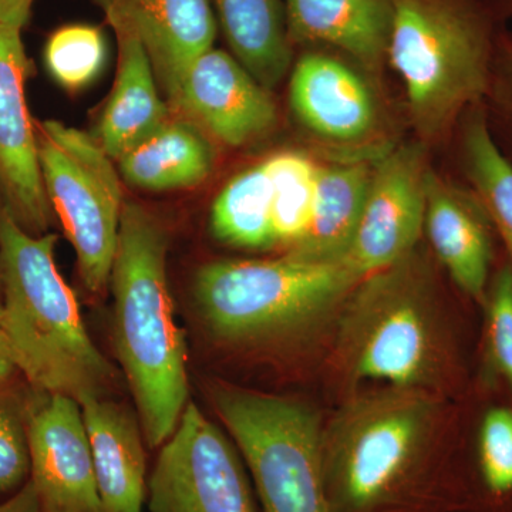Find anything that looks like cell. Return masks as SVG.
Returning <instances> with one entry per match:
<instances>
[{"label":"cell","mask_w":512,"mask_h":512,"mask_svg":"<svg viewBox=\"0 0 512 512\" xmlns=\"http://www.w3.org/2000/svg\"><path fill=\"white\" fill-rule=\"evenodd\" d=\"M167 229L138 202H124L111 268L114 345L148 446L173 436L188 403L187 349L167 284Z\"/></svg>","instance_id":"3957f363"},{"label":"cell","mask_w":512,"mask_h":512,"mask_svg":"<svg viewBox=\"0 0 512 512\" xmlns=\"http://www.w3.org/2000/svg\"><path fill=\"white\" fill-rule=\"evenodd\" d=\"M55 234L32 235L0 204V326L33 387L82 403L113 382L109 360L84 328L55 261Z\"/></svg>","instance_id":"277c9868"},{"label":"cell","mask_w":512,"mask_h":512,"mask_svg":"<svg viewBox=\"0 0 512 512\" xmlns=\"http://www.w3.org/2000/svg\"><path fill=\"white\" fill-rule=\"evenodd\" d=\"M222 30L238 60L265 89L284 79L291 39L284 0H214Z\"/></svg>","instance_id":"603a6c76"},{"label":"cell","mask_w":512,"mask_h":512,"mask_svg":"<svg viewBox=\"0 0 512 512\" xmlns=\"http://www.w3.org/2000/svg\"><path fill=\"white\" fill-rule=\"evenodd\" d=\"M497 22L483 0H392L387 55L424 134L483 103L503 39Z\"/></svg>","instance_id":"5b68a950"},{"label":"cell","mask_w":512,"mask_h":512,"mask_svg":"<svg viewBox=\"0 0 512 512\" xmlns=\"http://www.w3.org/2000/svg\"><path fill=\"white\" fill-rule=\"evenodd\" d=\"M483 330L478 339L476 380L503 393L512 402V266L494 269L485 301Z\"/></svg>","instance_id":"484cf974"},{"label":"cell","mask_w":512,"mask_h":512,"mask_svg":"<svg viewBox=\"0 0 512 512\" xmlns=\"http://www.w3.org/2000/svg\"><path fill=\"white\" fill-rule=\"evenodd\" d=\"M35 0H0V22L23 29L28 23Z\"/></svg>","instance_id":"1f68e13d"},{"label":"cell","mask_w":512,"mask_h":512,"mask_svg":"<svg viewBox=\"0 0 512 512\" xmlns=\"http://www.w3.org/2000/svg\"><path fill=\"white\" fill-rule=\"evenodd\" d=\"M461 147L468 183L487 211L512 266V161L495 143L483 103L464 114Z\"/></svg>","instance_id":"cb8c5ba5"},{"label":"cell","mask_w":512,"mask_h":512,"mask_svg":"<svg viewBox=\"0 0 512 512\" xmlns=\"http://www.w3.org/2000/svg\"><path fill=\"white\" fill-rule=\"evenodd\" d=\"M264 164L272 187L276 244L295 245L311 222L318 167L295 153L278 154Z\"/></svg>","instance_id":"4316f807"},{"label":"cell","mask_w":512,"mask_h":512,"mask_svg":"<svg viewBox=\"0 0 512 512\" xmlns=\"http://www.w3.org/2000/svg\"><path fill=\"white\" fill-rule=\"evenodd\" d=\"M36 136L47 198L76 251L80 278L90 292H104L124 207L120 173L82 130L47 120L37 124Z\"/></svg>","instance_id":"ba28073f"},{"label":"cell","mask_w":512,"mask_h":512,"mask_svg":"<svg viewBox=\"0 0 512 512\" xmlns=\"http://www.w3.org/2000/svg\"><path fill=\"white\" fill-rule=\"evenodd\" d=\"M483 2L497 19L503 18L504 15H512V0H483Z\"/></svg>","instance_id":"836d02e7"},{"label":"cell","mask_w":512,"mask_h":512,"mask_svg":"<svg viewBox=\"0 0 512 512\" xmlns=\"http://www.w3.org/2000/svg\"><path fill=\"white\" fill-rule=\"evenodd\" d=\"M116 33L119 69L113 92L97 128L96 140L113 160L143 144L173 117L158 92V80L136 30L114 13H106Z\"/></svg>","instance_id":"2e32d148"},{"label":"cell","mask_w":512,"mask_h":512,"mask_svg":"<svg viewBox=\"0 0 512 512\" xmlns=\"http://www.w3.org/2000/svg\"><path fill=\"white\" fill-rule=\"evenodd\" d=\"M0 316H2V299H0Z\"/></svg>","instance_id":"e575fe53"},{"label":"cell","mask_w":512,"mask_h":512,"mask_svg":"<svg viewBox=\"0 0 512 512\" xmlns=\"http://www.w3.org/2000/svg\"><path fill=\"white\" fill-rule=\"evenodd\" d=\"M167 101L178 117L231 147L264 137L278 117L268 89L214 47L188 67Z\"/></svg>","instance_id":"7c38bea8"},{"label":"cell","mask_w":512,"mask_h":512,"mask_svg":"<svg viewBox=\"0 0 512 512\" xmlns=\"http://www.w3.org/2000/svg\"><path fill=\"white\" fill-rule=\"evenodd\" d=\"M49 72L70 90L82 89L96 79L106 60V42L96 26L69 25L57 29L45 50Z\"/></svg>","instance_id":"83f0119b"},{"label":"cell","mask_w":512,"mask_h":512,"mask_svg":"<svg viewBox=\"0 0 512 512\" xmlns=\"http://www.w3.org/2000/svg\"><path fill=\"white\" fill-rule=\"evenodd\" d=\"M29 476L28 426L13 404L0 402V494L20 490Z\"/></svg>","instance_id":"f1b7e54d"},{"label":"cell","mask_w":512,"mask_h":512,"mask_svg":"<svg viewBox=\"0 0 512 512\" xmlns=\"http://www.w3.org/2000/svg\"><path fill=\"white\" fill-rule=\"evenodd\" d=\"M291 42L323 43L375 67L387 55L392 0H285Z\"/></svg>","instance_id":"d6986e66"},{"label":"cell","mask_w":512,"mask_h":512,"mask_svg":"<svg viewBox=\"0 0 512 512\" xmlns=\"http://www.w3.org/2000/svg\"><path fill=\"white\" fill-rule=\"evenodd\" d=\"M336 319L332 362L350 386L377 382L453 400L473 389V322L434 289L413 252L363 278Z\"/></svg>","instance_id":"7a4b0ae2"},{"label":"cell","mask_w":512,"mask_h":512,"mask_svg":"<svg viewBox=\"0 0 512 512\" xmlns=\"http://www.w3.org/2000/svg\"><path fill=\"white\" fill-rule=\"evenodd\" d=\"M80 406L101 512H143L147 464L141 424L126 407L104 397H89Z\"/></svg>","instance_id":"ac0fdd59"},{"label":"cell","mask_w":512,"mask_h":512,"mask_svg":"<svg viewBox=\"0 0 512 512\" xmlns=\"http://www.w3.org/2000/svg\"><path fill=\"white\" fill-rule=\"evenodd\" d=\"M359 275L343 261L293 254L202 266L195 296L212 332L235 343L296 338L338 318Z\"/></svg>","instance_id":"8992f818"},{"label":"cell","mask_w":512,"mask_h":512,"mask_svg":"<svg viewBox=\"0 0 512 512\" xmlns=\"http://www.w3.org/2000/svg\"><path fill=\"white\" fill-rule=\"evenodd\" d=\"M291 104L309 130L338 143H355L376 126L375 99L362 77L325 55H306L291 79Z\"/></svg>","instance_id":"e0dca14e"},{"label":"cell","mask_w":512,"mask_h":512,"mask_svg":"<svg viewBox=\"0 0 512 512\" xmlns=\"http://www.w3.org/2000/svg\"><path fill=\"white\" fill-rule=\"evenodd\" d=\"M22 30L0 22V195L32 235L47 234L53 210L40 170L37 136L26 104L30 62Z\"/></svg>","instance_id":"8fae6325"},{"label":"cell","mask_w":512,"mask_h":512,"mask_svg":"<svg viewBox=\"0 0 512 512\" xmlns=\"http://www.w3.org/2000/svg\"><path fill=\"white\" fill-rule=\"evenodd\" d=\"M471 464L483 512H512V402L474 382L466 397Z\"/></svg>","instance_id":"44dd1931"},{"label":"cell","mask_w":512,"mask_h":512,"mask_svg":"<svg viewBox=\"0 0 512 512\" xmlns=\"http://www.w3.org/2000/svg\"><path fill=\"white\" fill-rule=\"evenodd\" d=\"M215 237L239 248L276 245L272 187L265 164L237 175L218 195L211 212Z\"/></svg>","instance_id":"d4e9b609"},{"label":"cell","mask_w":512,"mask_h":512,"mask_svg":"<svg viewBox=\"0 0 512 512\" xmlns=\"http://www.w3.org/2000/svg\"><path fill=\"white\" fill-rule=\"evenodd\" d=\"M429 173L419 146L397 148L373 168L362 218L345 258L360 278L412 254L426 221Z\"/></svg>","instance_id":"30bf717a"},{"label":"cell","mask_w":512,"mask_h":512,"mask_svg":"<svg viewBox=\"0 0 512 512\" xmlns=\"http://www.w3.org/2000/svg\"><path fill=\"white\" fill-rule=\"evenodd\" d=\"M214 153L208 137L190 121L171 119L119 160L120 177L144 191L195 187L210 177Z\"/></svg>","instance_id":"7402d4cb"},{"label":"cell","mask_w":512,"mask_h":512,"mask_svg":"<svg viewBox=\"0 0 512 512\" xmlns=\"http://www.w3.org/2000/svg\"><path fill=\"white\" fill-rule=\"evenodd\" d=\"M330 512H483L466 399L382 386L353 392L322 429Z\"/></svg>","instance_id":"6da1fadb"},{"label":"cell","mask_w":512,"mask_h":512,"mask_svg":"<svg viewBox=\"0 0 512 512\" xmlns=\"http://www.w3.org/2000/svg\"><path fill=\"white\" fill-rule=\"evenodd\" d=\"M493 101L505 123L512 131V45L501 39L485 99Z\"/></svg>","instance_id":"f546056e"},{"label":"cell","mask_w":512,"mask_h":512,"mask_svg":"<svg viewBox=\"0 0 512 512\" xmlns=\"http://www.w3.org/2000/svg\"><path fill=\"white\" fill-rule=\"evenodd\" d=\"M424 228L453 284L481 308L494 274L497 234L476 192L429 173Z\"/></svg>","instance_id":"5bb4252c"},{"label":"cell","mask_w":512,"mask_h":512,"mask_svg":"<svg viewBox=\"0 0 512 512\" xmlns=\"http://www.w3.org/2000/svg\"><path fill=\"white\" fill-rule=\"evenodd\" d=\"M0 512H45L30 478L10 500L0 504Z\"/></svg>","instance_id":"4dcf8cb0"},{"label":"cell","mask_w":512,"mask_h":512,"mask_svg":"<svg viewBox=\"0 0 512 512\" xmlns=\"http://www.w3.org/2000/svg\"><path fill=\"white\" fill-rule=\"evenodd\" d=\"M373 168L366 163L318 167L311 222L289 254L311 261H343L365 208Z\"/></svg>","instance_id":"ffe728a7"},{"label":"cell","mask_w":512,"mask_h":512,"mask_svg":"<svg viewBox=\"0 0 512 512\" xmlns=\"http://www.w3.org/2000/svg\"><path fill=\"white\" fill-rule=\"evenodd\" d=\"M212 397L247 461L264 512H330L323 480V421L315 410L238 387H214Z\"/></svg>","instance_id":"52a82bcc"},{"label":"cell","mask_w":512,"mask_h":512,"mask_svg":"<svg viewBox=\"0 0 512 512\" xmlns=\"http://www.w3.org/2000/svg\"><path fill=\"white\" fill-rule=\"evenodd\" d=\"M30 481L45 512H101L92 447L82 406L49 394L30 413Z\"/></svg>","instance_id":"4fadbf2b"},{"label":"cell","mask_w":512,"mask_h":512,"mask_svg":"<svg viewBox=\"0 0 512 512\" xmlns=\"http://www.w3.org/2000/svg\"><path fill=\"white\" fill-rule=\"evenodd\" d=\"M15 369H18V366H16L12 346H10L5 330L0 326V380L12 375Z\"/></svg>","instance_id":"d6a6232c"},{"label":"cell","mask_w":512,"mask_h":512,"mask_svg":"<svg viewBox=\"0 0 512 512\" xmlns=\"http://www.w3.org/2000/svg\"><path fill=\"white\" fill-rule=\"evenodd\" d=\"M104 13L126 20L146 47L165 97L188 67L214 47L211 0H97Z\"/></svg>","instance_id":"9a60e30c"},{"label":"cell","mask_w":512,"mask_h":512,"mask_svg":"<svg viewBox=\"0 0 512 512\" xmlns=\"http://www.w3.org/2000/svg\"><path fill=\"white\" fill-rule=\"evenodd\" d=\"M150 512H256L237 448L187 403L147 483Z\"/></svg>","instance_id":"9c48e42d"}]
</instances>
